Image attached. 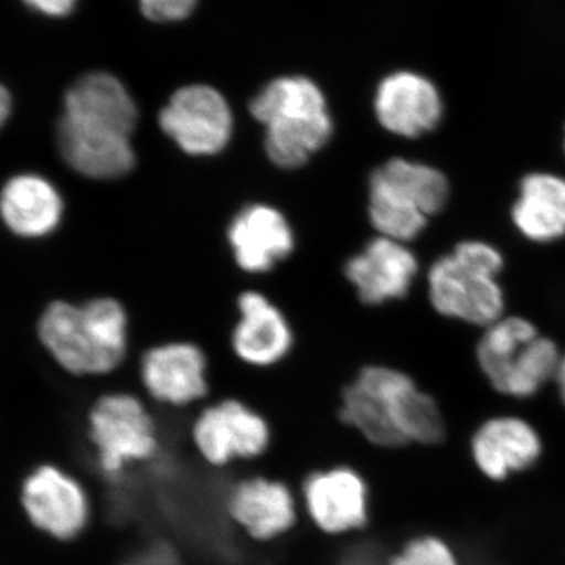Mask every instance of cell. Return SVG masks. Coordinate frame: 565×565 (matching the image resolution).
<instances>
[{"label": "cell", "instance_id": "obj_22", "mask_svg": "<svg viewBox=\"0 0 565 565\" xmlns=\"http://www.w3.org/2000/svg\"><path fill=\"white\" fill-rule=\"evenodd\" d=\"M384 565H462L456 550L444 537L419 534L392 553Z\"/></svg>", "mask_w": 565, "mask_h": 565}, {"label": "cell", "instance_id": "obj_5", "mask_svg": "<svg viewBox=\"0 0 565 565\" xmlns=\"http://www.w3.org/2000/svg\"><path fill=\"white\" fill-rule=\"evenodd\" d=\"M87 437L93 462L111 484L121 482L162 451V438L151 412L131 393H109L92 405Z\"/></svg>", "mask_w": 565, "mask_h": 565}, {"label": "cell", "instance_id": "obj_1", "mask_svg": "<svg viewBox=\"0 0 565 565\" xmlns=\"http://www.w3.org/2000/svg\"><path fill=\"white\" fill-rule=\"evenodd\" d=\"M340 419L381 449L437 446L445 441V416L414 379L388 366H364L341 394Z\"/></svg>", "mask_w": 565, "mask_h": 565}, {"label": "cell", "instance_id": "obj_13", "mask_svg": "<svg viewBox=\"0 0 565 565\" xmlns=\"http://www.w3.org/2000/svg\"><path fill=\"white\" fill-rule=\"evenodd\" d=\"M230 522L255 542H274L291 533L299 522V501L291 487L263 475L247 476L230 487L225 497Z\"/></svg>", "mask_w": 565, "mask_h": 565}, {"label": "cell", "instance_id": "obj_14", "mask_svg": "<svg viewBox=\"0 0 565 565\" xmlns=\"http://www.w3.org/2000/svg\"><path fill=\"white\" fill-rule=\"evenodd\" d=\"M544 438L537 427L515 415L493 416L476 427L470 456L479 473L489 481H508L526 473L544 456Z\"/></svg>", "mask_w": 565, "mask_h": 565}, {"label": "cell", "instance_id": "obj_9", "mask_svg": "<svg viewBox=\"0 0 565 565\" xmlns=\"http://www.w3.org/2000/svg\"><path fill=\"white\" fill-rule=\"evenodd\" d=\"M189 435L196 455L212 468L259 459L273 444L267 419L239 399L204 407L193 419Z\"/></svg>", "mask_w": 565, "mask_h": 565}, {"label": "cell", "instance_id": "obj_10", "mask_svg": "<svg viewBox=\"0 0 565 565\" xmlns=\"http://www.w3.org/2000/svg\"><path fill=\"white\" fill-rule=\"evenodd\" d=\"M159 128L185 154H218L232 140V107L210 85H188L174 92L159 111Z\"/></svg>", "mask_w": 565, "mask_h": 565}, {"label": "cell", "instance_id": "obj_7", "mask_svg": "<svg viewBox=\"0 0 565 565\" xmlns=\"http://www.w3.org/2000/svg\"><path fill=\"white\" fill-rule=\"evenodd\" d=\"M559 351L522 318L498 319L478 344V362L494 392L527 399L556 377Z\"/></svg>", "mask_w": 565, "mask_h": 565}, {"label": "cell", "instance_id": "obj_12", "mask_svg": "<svg viewBox=\"0 0 565 565\" xmlns=\"http://www.w3.org/2000/svg\"><path fill=\"white\" fill-rule=\"evenodd\" d=\"M22 504L33 526L62 542L79 537L92 519L85 487L55 465H41L25 478Z\"/></svg>", "mask_w": 565, "mask_h": 565}, {"label": "cell", "instance_id": "obj_8", "mask_svg": "<svg viewBox=\"0 0 565 565\" xmlns=\"http://www.w3.org/2000/svg\"><path fill=\"white\" fill-rule=\"evenodd\" d=\"M449 185L444 174L424 163L392 159L370 180V217L388 239H415L427 217L444 210Z\"/></svg>", "mask_w": 565, "mask_h": 565}, {"label": "cell", "instance_id": "obj_18", "mask_svg": "<svg viewBox=\"0 0 565 565\" xmlns=\"http://www.w3.org/2000/svg\"><path fill=\"white\" fill-rule=\"evenodd\" d=\"M228 241L241 269L264 274L291 255L294 234L280 211L267 204L244 207L230 223Z\"/></svg>", "mask_w": 565, "mask_h": 565}, {"label": "cell", "instance_id": "obj_15", "mask_svg": "<svg viewBox=\"0 0 565 565\" xmlns=\"http://www.w3.org/2000/svg\"><path fill=\"white\" fill-rule=\"evenodd\" d=\"M206 371L204 352L191 343L156 345L141 356V385L167 407L184 408L204 399L210 393Z\"/></svg>", "mask_w": 565, "mask_h": 565}, {"label": "cell", "instance_id": "obj_6", "mask_svg": "<svg viewBox=\"0 0 565 565\" xmlns=\"http://www.w3.org/2000/svg\"><path fill=\"white\" fill-rule=\"evenodd\" d=\"M501 267L503 258L489 244L468 241L457 245L452 255L430 269L429 296L435 310L475 326H492L504 310L497 281Z\"/></svg>", "mask_w": 565, "mask_h": 565}, {"label": "cell", "instance_id": "obj_2", "mask_svg": "<svg viewBox=\"0 0 565 565\" xmlns=\"http://www.w3.org/2000/svg\"><path fill=\"white\" fill-rule=\"evenodd\" d=\"M39 334L55 362L70 374H110L128 352V316L110 297L82 307L54 302L41 316Z\"/></svg>", "mask_w": 565, "mask_h": 565}, {"label": "cell", "instance_id": "obj_20", "mask_svg": "<svg viewBox=\"0 0 565 565\" xmlns=\"http://www.w3.org/2000/svg\"><path fill=\"white\" fill-rule=\"evenodd\" d=\"M62 215L61 193L40 174H18L0 192V217L18 236H47L61 225Z\"/></svg>", "mask_w": 565, "mask_h": 565}, {"label": "cell", "instance_id": "obj_11", "mask_svg": "<svg viewBox=\"0 0 565 565\" xmlns=\"http://www.w3.org/2000/svg\"><path fill=\"white\" fill-rule=\"evenodd\" d=\"M302 508L316 530L341 537L370 523L371 497L366 479L349 465L311 471L300 489Z\"/></svg>", "mask_w": 565, "mask_h": 565}, {"label": "cell", "instance_id": "obj_26", "mask_svg": "<svg viewBox=\"0 0 565 565\" xmlns=\"http://www.w3.org/2000/svg\"><path fill=\"white\" fill-rule=\"evenodd\" d=\"M555 381L557 385V392H559L561 403H563L565 407V356L561 359Z\"/></svg>", "mask_w": 565, "mask_h": 565}, {"label": "cell", "instance_id": "obj_3", "mask_svg": "<svg viewBox=\"0 0 565 565\" xmlns=\"http://www.w3.org/2000/svg\"><path fill=\"white\" fill-rule=\"evenodd\" d=\"M250 114L266 129L267 158L285 170L303 167L333 134L326 96L313 81L303 76L269 82L252 99Z\"/></svg>", "mask_w": 565, "mask_h": 565}, {"label": "cell", "instance_id": "obj_17", "mask_svg": "<svg viewBox=\"0 0 565 565\" xmlns=\"http://www.w3.org/2000/svg\"><path fill=\"white\" fill-rule=\"evenodd\" d=\"M418 273L414 253L399 241L379 236L345 264V277L355 286L360 300L381 305L401 299Z\"/></svg>", "mask_w": 565, "mask_h": 565}, {"label": "cell", "instance_id": "obj_24", "mask_svg": "<svg viewBox=\"0 0 565 565\" xmlns=\"http://www.w3.org/2000/svg\"><path fill=\"white\" fill-rule=\"evenodd\" d=\"M29 9L50 18H63L76 7L77 0H22Z\"/></svg>", "mask_w": 565, "mask_h": 565}, {"label": "cell", "instance_id": "obj_16", "mask_svg": "<svg viewBox=\"0 0 565 565\" xmlns=\"http://www.w3.org/2000/svg\"><path fill=\"white\" fill-rule=\"evenodd\" d=\"M377 120L394 136L416 139L437 128L444 114L440 93L422 74H390L375 93Z\"/></svg>", "mask_w": 565, "mask_h": 565}, {"label": "cell", "instance_id": "obj_19", "mask_svg": "<svg viewBox=\"0 0 565 565\" xmlns=\"http://www.w3.org/2000/svg\"><path fill=\"white\" fill-rule=\"evenodd\" d=\"M241 321L233 333V351L250 366L280 363L292 348V332L285 316L259 292L239 299Z\"/></svg>", "mask_w": 565, "mask_h": 565}, {"label": "cell", "instance_id": "obj_4", "mask_svg": "<svg viewBox=\"0 0 565 565\" xmlns=\"http://www.w3.org/2000/svg\"><path fill=\"white\" fill-rule=\"evenodd\" d=\"M137 121L109 103L65 99L57 145L71 169L92 180L111 181L136 167Z\"/></svg>", "mask_w": 565, "mask_h": 565}, {"label": "cell", "instance_id": "obj_23", "mask_svg": "<svg viewBox=\"0 0 565 565\" xmlns=\"http://www.w3.org/2000/svg\"><path fill=\"white\" fill-rule=\"evenodd\" d=\"M195 6L196 0H140V9L145 17L156 22L184 20Z\"/></svg>", "mask_w": 565, "mask_h": 565}, {"label": "cell", "instance_id": "obj_25", "mask_svg": "<svg viewBox=\"0 0 565 565\" xmlns=\"http://www.w3.org/2000/svg\"><path fill=\"white\" fill-rule=\"evenodd\" d=\"M11 115V96L9 90L0 84V129L3 128Z\"/></svg>", "mask_w": 565, "mask_h": 565}, {"label": "cell", "instance_id": "obj_21", "mask_svg": "<svg viewBox=\"0 0 565 565\" xmlns=\"http://www.w3.org/2000/svg\"><path fill=\"white\" fill-rule=\"evenodd\" d=\"M512 218L519 232L535 243H552L565 236L564 178L546 173L526 177Z\"/></svg>", "mask_w": 565, "mask_h": 565}, {"label": "cell", "instance_id": "obj_27", "mask_svg": "<svg viewBox=\"0 0 565 565\" xmlns=\"http://www.w3.org/2000/svg\"><path fill=\"white\" fill-rule=\"evenodd\" d=\"M125 565H140L139 563H129V564H125Z\"/></svg>", "mask_w": 565, "mask_h": 565}]
</instances>
